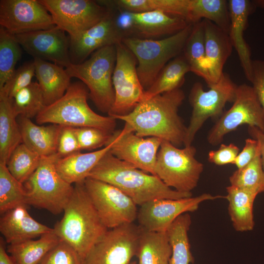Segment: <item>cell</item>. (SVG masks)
<instances>
[{"label": "cell", "instance_id": "7402d4cb", "mask_svg": "<svg viewBox=\"0 0 264 264\" xmlns=\"http://www.w3.org/2000/svg\"><path fill=\"white\" fill-rule=\"evenodd\" d=\"M205 48L210 84H216L223 73V66L231 54L233 45L228 33L215 23L202 20Z\"/></svg>", "mask_w": 264, "mask_h": 264}, {"label": "cell", "instance_id": "ba28073f", "mask_svg": "<svg viewBox=\"0 0 264 264\" xmlns=\"http://www.w3.org/2000/svg\"><path fill=\"white\" fill-rule=\"evenodd\" d=\"M192 146L182 149L162 140L158 150L154 172L169 187L181 193H192L203 171V164L196 157Z\"/></svg>", "mask_w": 264, "mask_h": 264}, {"label": "cell", "instance_id": "9c48e42d", "mask_svg": "<svg viewBox=\"0 0 264 264\" xmlns=\"http://www.w3.org/2000/svg\"><path fill=\"white\" fill-rule=\"evenodd\" d=\"M237 86L225 72H223L216 84L209 87L208 90H204L199 82L193 85L189 96L192 112L187 127L184 146L192 145L197 133L208 119L220 117L226 103L234 102Z\"/></svg>", "mask_w": 264, "mask_h": 264}, {"label": "cell", "instance_id": "f6af8a7d", "mask_svg": "<svg viewBox=\"0 0 264 264\" xmlns=\"http://www.w3.org/2000/svg\"><path fill=\"white\" fill-rule=\"evenodd\" d=\"M259 150L258 141L252 138H247L242 151L237 155L234 164L237 169H241L250 163L255 157Z\"/></svg>", "mask_w": 264, "mask_h": 264}, {"label": "cell", "instance_id": "d6a6232c", "mask_svg": "<svg viewBox=\"0 0 264 264\" xmlns=\"http://www.w3.org/2000/svg\"><path fill=\"white\" fill-rule=\"evenodd\" d=\"M183 52V55L190 66L191 71L203 79L208 87L210 81L206 58L202 20L193 24Z\"/></svg>", "mask_w": 264, "mask_h": 264}, {"label": "cell", "instance_id": "74e56055", "mask_svg": "<svg viewBox=\"0 0 264 264\" xmlns=\"http://www.w3.org/2000/svg\"><path fill=\"white\" fill-rule=\"evenodd\" d=\"M21 55V45L15 35L0 26V89L13 74Z\"/></svg>", "mask_w": 264, "mask_h": 264}, {"label": "cell", "instance_id": "4316f807", "mask_svg": "<svg viewBox=\"0 0 264 264\" xmlns=\"http://www.w3.org/2000/svg\"><path fill=\"white\" fill-rule=\"evenodd\" d=\"M226 189L225 198L228 201V213L233 227L239 232L253 230V205L258 195L231 185Z\"/></svg>", "mask_w": 264, "mask_h": 264}, {"label": "cell", "instance_id": "ffe728a7", "mask_svg": "<svg viewBox=\"0 0 264 264\" xmlns=\"http://www.w3.org/2000/svg\"><path fill=\"white\" fill-rule=\"evenodd\" d=\"M230 17L228 35L233 47L238 55L246 79L250 82L252 75L251 51L243 36L249 16L256 7L248 0H229L228 1Z\"/></svg>", "mask_w": 264, "mask_h": 264}, {"label": "cell", "instance_id": "cb8c5ba5", "mask_svg": "<svg viewBox=\"0 0 264 264\" xmlns=\"http://www.w3.org/2000/svg\"><path fill=\"white\" fill-rule=\"evenodd\" d=\"M22 143L40 156L57 153V142L62 126H44L33 123L31 119L18 117Z\"/></svg>", "mask_w": 264, "mask_h": 264}, {"label": "cell", "instance_id": "3957f363", "mask_svg": "<svg viewBox=\"0 0 264 264\" xmlns=\"http://www.w3.org/2000/svg\"><path fill=\"white\" fill-rule=\"evenodd\" d=\"M64 212L62 219L54 225V231L76 250L84 261L108 230L99 217L84 182L74 184L72 195Z\"/></svg>", "mask_w": 264, "mask_h": 264}, {"label": "cell", "instance_id": "e575fe53", "mask_svg": "<svg viewBox=\"0 0 264 264\" xmlns=\"http://www.w3.org/2000/svg\"><path fill=\"white\" fill-rule=\"evenodd\" d=\"M229 181L231 185L257 195L264 192V170L260 148L257 154L250 163L233 172L229 177Z\"/></svg>", "mask_w": 264, "mask_h": 264}, {"label": "cell", "instance_id": "bcb514c9", "mask_svg": "<svg viewBox=\"0 0 264 264\" xmlns=\"http://www.w3.org/2000/svg\"><path fill=\"white\" fill-rule=\"evenodd\" d=\"M248 132L251 138L256 139L258 142L262 164L264 170V132L256 127H248Z\"/></svg>", "mask_w": 264, "mask_h": 264}, {"label": "cell", "instance_id": "ab89813d", "mask_svg": "<svg viewBox=\"0 0 264 264\" xmlns=\"http://www.w3.org/2000/svg\"><path fill=\"white\" fill-rule=\"evenodd\" d=\"M38 264H83V260L73 247L61 240Z\"/></svg>", "mask_w": 264, "mask_h": 264}, {"label": "cell", "instance_id": "9a60e30c", "mask_svg": "<svg viewBox=\"0 0 264 264\" xmlns=\"http://www.w3.org/2000/svg\"><path fill=\"white\" fill-rule=\"evenodd\" d=\"M162 141L155 137L138 136L125 123L122 130H115L110 135L105 146L110 145V152L117 158L155 176V162Z\"/></svg>", "mask_w": 264, "mask_h": 264}, {"label": "cell", "instance_id": "ac0fdd59", "mask_svg": "<svg viewBox=\"0 0 264 264\" xmlns=\"http://www.w3.org/2000/svg\"><path fill=\"white\" fill-rule=\"evenodd\" d=\"M15 37L34 59L49 61L65 68L71 64L69 38L56 25L45 30L15 35Z\"/></svg>", "mask_w": 264, "mask_h": 264}, {"label": "cell", "instance_id": "8fae6325", "mask_svg": "<svg viewBox=\"0 0 264 264\" xmlns=\"http://www.w3.org/2000/svg\"><path fill=\"white\" fill-rule=\"evenodd\" d=\"M243 125L256 127L264 132L263 109L253 87L246 84L237 86L233 105L219 118L209 132L207 140L211 145H218L226 134Z\"/></svg>", "mask_w": 264, "mask_h": 264}, {"label": "cell", "instance_id": "52a82bcc", "mask_svg": "<svg viewBox=\"0 0 264 264\" xmlns=\"http://www.w3.org/2000/svg\"><path fill=\"white\" fill-rule=\"evenodd\" d=\"M59 158L57 154L41 157L38 167L23 183L27 205L45 209L55 215L64 212L74 190V186L57 171Z\"/></svg>", "mask_w": 264, "mask_h": 264}, {"label": "cell", "instance_id": "f1b7e54d", "mask_svg": "<svg viewBox=\"0 0 264 264\" xmlns=\"http://www.w3.org/2000/svg\"><path fill=\"white\" fill-rule=\"evenodd\" d=\"M172 252L167 231H150L142 228L136 255L137 264H169Z\"/></svg>", "mask_w": 264, "mask_h": 264}, {"label": "cell", "instance_id": "30bf717a", "mask_svg": "<svg viewBox=\"0 0 264 264\" xmlns=\"http://www.w3.org/2000/svg\"><path fill=\"white\" fill-rule=\"evenodd\" d=\"M47 9L55 25L78 38L110 13V9L91 0H39Z\"/></svg>", "mask_w": 264, "mask_h": 264}, {"label": "cell", "instance_id": "7c38bea8", "mask_svg": "<svg viewBox=\"0 0 264 264\" xmlns=\"http://www.w3.org/2000/svg\"><path fill=\"white\" fill-rule=\"evenodd\" d=\"M84 184L99 217L108 229L134 223L137 219V205L118 188L91 177H88Z\"/></svg>", "mask_w": 264, "mask_h": 264}, {"label": "cell", "instance_id": "f35d334b", "mask_svg": "<svg viewBox=\"0 0 264 264\" xmlns=\"http://www.w3.org/2000/svg\"><path fill=\"white\" fill-rule=\"evenodd\" d=\"M35 76V67L33 61L24 64L16 69L13 74L0 89V94L12 99L20 90L29 85Z\"/></svg>", "mask_w": 264, "mask_h": 264}, {"label": "cell", "instance_id": "277c9868", "mask_svg": "<svg viewBox=\"0 0 264 264\" xmlns=\"http://www.w3.org/2000/svg\"><path fill=\"white\" fill-rule=\"evenodd\" d=\"M88 90L81 81L71 83L64 96L54 103L45 106L36 117L37 124H56L74 128L91 127L111 134L116 123L113 117L94 112L87 99Z\"/></svg>", "mask_w": 264, "mask_h": 264}, {"label": "cell", "instance_id": "83f0119b", "mask_svg": "<svg viewBox=\"0 0 264 264\" xmlns=\"http://www.w3.org/2000/svg\"><path fill=\"white\" fill-rule=\"evenodd\" d=\"M21 143V133L12 99L0 94V164L6 165L11 153Z\"/></svg>", "mask_w": 264, "mask_h": 264}, {"label": "cell", "instance_id": "f546056e", "mask_svg": "<svg viewBox=\"0 0 264 264\" xmlns=\"http://www.w3.org/2000/svg\"><path fill=\"white\" fill-rule=\"evenodd\" d=\"M61 240L53 229L42 235L37 240L9 244L7 251L15 264H38Z\"/></svg>", "mask_w": 264, "mask_h": 264}, {"label": "cell", "instance_id": "5b68a950", "mask_svg": "<svg viewBox=\"0 0 264 264\" xmlns=\"http://www.w3.org/2000/svg\"><path fill=\"white\" fill-rule=\"evenodd\" d=\"M193 25L189 23L179 32L160 40L137 37L122 39L123 44L137 61L138 76L145 90L153 84L167 63L183 52Z\"/></svg>", "mask_w": 264, "mask_h": 264}, {"label": "cell", "instance_id": "c3c4849f", "mask_svg": "<svg viewBox=\"0 0 264 264\" xmlns=\"http://www.w3.org/2000/svg\"><path fill=\"white\" fill-rule=\"evenodd\" d=\"M256 6L264 8V0H257L253 1Z\"/></svg>", "mask_w": 264, "mask_h": 264}, {"label": "cell", "instance_id": "d590c367", "mask_svg": "<svg viewBox=\"0 0 264 264\" xmlns=\"http://www.w3.org/2000/svg\"><path fill=\"white\" fill-rule=\"evenodd\" d=\"M11 99L13 109L17 117L36 118L45 106L37 82H32L18 92Z\"/></svg>", "mask_w": 264, "mask_h": 264}, {"label": "cell", "instance_id": "e0dca14e", "mask_svg": "<svg viewBox=\"0 0 264 264\" xmlns=\"http://www.w3.org/2000/svg\"><path fill=\"white\" fill-rule=\"evenodd\" d=\"M55 26L52 16L39 0H0V26L14 35Z\"/></svg>", "mask_w": 264, "mask_h": 264}, {"label": "cell", "instance_id": "8992f818", "mask_svg": "<svg viewBox=\"0 0 264 264\" xmlns=\"http://www.w3.org/2000/svg\"><path fill=\"white\" fill-rule=\"evenodd\" d=\"M116 57L115 45H108L96 50L82 63H71L65 68L71 78L86 85L98 110L108 114L114 101L112 76Z\"/></svg>", "mask_w": 264, "mask_h": 264}, {"label": "cell", "instance_id": "ee69618b", "mask_svg": "<svg viewBox=\"0 0 264 264\" xmlns=\"http://www.w3.org/2000/svg\"><path fill=\"white\" fill-rule=\"evenodd\" d=\"M250 82L264 113V60L252 61V75Z\"/></svg>", "mask_w": 264, "mask_h": 264}, {"label": "cell", "instance_id": "1f68e13d", "mask_svg": "<svg viewBox=\"0 0 264 264\" xmlns=\"http://www.w3.org/2000/svg\"><path fill=\"white\" fill-rule=\"evenodd\" d=\"M191 223L190 215L186 213L179 216L167 230L172 250L169 264L194 262L188 234Z\"/></svg>", "mask_w": 264, "mask_h": 264}, {"label": "cell", "instance_id": "6da1fadb", "mask_svg": "<svg viewBox=\"0 0 264 264\" xmlns=\"http://www.w3.org/2000/svg\"><path fill=\"white\" fill-rule=\"evenodd\" d=\"M185 98L177 88L140 102L129 113L114 117L125 121L140 137H155L176 147L184 145L187 127L178 114Z\"/></svg>", "mask_w": 264, "mask_h": 264}, {"label": "cell", "instance_id": "b9f144b4", "mask_svg": "<svg viewBox=\"0 0 264 264\" xmlns=\"http://www.w3.org/2000/svg\"><path fill=\"white\" fill-rule=\"evenodd\" d=\"M75 128L62 126L59 135L56 154L63 158L80 152Z\"/></svg>", "mask_w": 264, "mask_h": 264}, {"label": "cell", "instance_id": "7bdbcfd3", "mask_svg": "<svg viewBox=\"0 0 264 264\" xmlns=\"http://www.w3.org/2000/svg\"><path fill=\"white\" fill-rule=\"evenodd\" d=\"M239 153V148L234 144L226 145L222 143L218 150L209 152L208 160L210 162L219 166L234 164Z\"/></svg>", "mask_w": 264, "mask_h": 264}, {"label": "cell", "instance_id": "7dc6e473", "mask_svg": "<svg viewBox=\"0 0 264 264\" xmlns=\"http://www.w3.org/2000/svg\"><path fill=\"white\" fill-rule=\"evenodd\" d=\"M5 242L3 238L1 237L0 239V264H15L11 256L7 253Z\"/></svg>", "mask_w": 264, "mask_h": 264}, {"label": "cell", "instance_id": "60d3db41", "mask_svg": "<svg viewBox=\"0 0 264 264\" xmlns=\"http://www.w3.org/2000/svg\"><path fill=\"white\" fill-rule=\"evenodd\" d=\"M80 149L81 150H92L105 144L110 134L94 127L75 128Z\"/></svg>", "mask_w": 264, "mask_h": 264}, {"label": "cell", "instance_id": "836d02e7", "mask_svg": "<svg viewBox=\"0 0 264 264\" xmlns=\"http://www.w3.org/2000/svg\"><path fill=\"white\" fill-rule=\"evenodd\" d=\"M21 205H27L23 184L9 172L6 165L0 164V214Z\"/></svg>", "mask_w": 264, "mask_h": 264}, {"label": "cell", "instance_id": "7a4b0ae2", "mask_svg": "<svg viewBox=\"0 0 264 264\" xmlns=\"http://www.w3.org/2000/svg\"><path fill=\"white\" fill-rule=\"evenodd\" d=\"M118 188L139 206L156 199H178L192 196L165 185L157 176L120 160L110 151L100 160L89 176Z\"/></svg>", "mask_w": 264, "mask_h": 264}, {"label": "cell", "instance_id": "5bb4252c", "mask_svg": "<svg viewBox=\"0 0 264 264\" xmlns=\"http://www.w3.org/2000/svg\"><path fill=\"white\" fill-rule=\"evenodd\" d=\"M141 230L134 223L108 229L90 249L83 264H130L136 255Z\"/></svg>", "mask_w": 264, "mask_h": 264}, {"label": "cell", "instance_id": "8d00e7d4", "mask_svg": "<svg viewBox=\"0 0 264 264\" xmlns=\"http://www.w3.org/2000/svg\"><path fill=\"white\" fill-rule=\"evenodd\" d=\"M41 159V156L21 143L11 153L6 167L11 174L23 184L36 170Z\"/></svg>", "mask_w": 264, "mask_h": 264}, {"label": "cell", "instance_id": "603a6c76", "mask_svg": "<svg viewBox=\"0 0 264 264\" xmlns=\"http://www.w3.org/2000/svg\"><path fill=\"white\" fill-rule=\"evenodd\" d=\"M128 13L130 18V27L143 39L171 36L189 24L181 18L160 11Z\"/></svg>", "mask_w": 264, "mask_h": 264}, {"label": "cell", "instance_id": "d4e9b609", "mask_svg": "<svg viewBox=\"0 0 264 264\" xmlns=\"http://www.w3.org/2000/svg\"><path fill=\"white\" fill-rule=\"evenodd\" d=\"M35 76L42 90L45 106L62 98L69 87L71 77L65 67L35 58Z\"/></svg>", "mask_w": 264, "mask_h": 264}, {"label": "cell", "instance_id": "44dd1931", "mask_svg": "<svg viewBox=\"0 0 264 264\" xmlns=\"http://www.w3.org/2000/svg\"><path fill=\"white\" fill-rule=\"evenodd\" d=\"M26 207L19 206L1 215L0 231L9 244L33 239L53 230L33 219Z\"/></svg>", "mask_w": 264, "mask_h": 264}, {"label": "cell", "instance_id": "4fadbf2b", "mask_svg": "<svg viewBox=\"0 0 264 264\" xmlns=\"http://www.w3.org/2000/svg\"><path fill=\"white\" fill-rule=\"evenodd\" d=\"M115 47L116 57L112 76L114 101L108 113L113 118L131 112L143 101L145 91L138 76L134 55L122 42Z\"/></svg>", "mask_w": 264, "mask_h": 264}, {"label": "cell", "instance_id": "681fc988", "mask_svg": "<svg viewBox=\"0 0 264 264\" xmlns=\"http://www.w3.org/2000/svg\"><path fill=\"white\" fill-rule=\"evenodd\" d=\"M130 264H137V263L135 261H132L131 262Z\"/></svg>", "mask_w": 264, "mask_h": 264}, {"label": "cell", "instance_id": "d6986e66", "mask_svg": "<svg viewBox=\"0 0 264 264\" xmlns=\"http://www.w3.org/2000/svg\"><path fill=\"white\" fill-rule=\"evenodd\" d=\"M119 27L111 12L100 22L84 32L78 38L69 40V55L72 64H78L96 50L122 42Z\"/></svg>", "mask_w": 264, "mask_h": 264}, {"label": "cell", "instance_id": "484cf974", "mask_svg": "<svg viewBox=\"0 0 264 264\" xmlns=\"http://www.w3.org/2000/svg\"><path fill=\"white\" fill-rule=\"evenodd\" d=\"M110 148L107 145L96 151L85 153L80 151L60 158L56 162L57 171L64 180L71 185L83 182Z\"/></svg>", "mask_w": 264, "mask_h": 264}, {"label": "cell", "instance_id": "2e32d148", "mask_svg": "<svg viewBox=\"0 0 264 264\" xmlns=\"http://www.w3.org/2000/svg\"><path fill=\"white\" fill-rule=\"evenodd\" d=\"M222 198L225 196L204 193L194 197L154 199L140 206L137 220L139 225L144 229L166 232L182 214L196 211L203 201Z\"/></svg>", "mask_w": 264, "mask_h": 264}, {"label": "cell", "instance_id": "4dcf8cb0", "mask_svg": "<svg viewBox=\"0 0 264 264\" xmlns=\"http://www.w3.org/2000/svg\"><path fill=\"white\" fill-rule=\"evenodd\" d=\"M191 71L184 56H178L170 61L162 69L153 84L145 91L143 100L172 91L183 85L185 75Z\"/></svg>", "mask_w": 264, "mask_h": 264}]
</instances>
